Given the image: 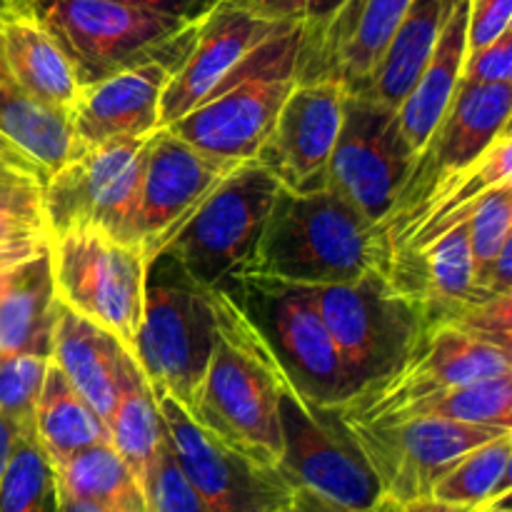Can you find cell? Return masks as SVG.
<instances>
[{
	"instance_id": "6da1fadb",
	"label": "cell",
	"mask_w": 512,
	"mask_h": 512,
	"mask_svg": "<svg viewBox=\"0 0 512 512\" xmlns=\"http://www.w3.org/2000/svg\"><path fill=\"white\" fill-rule=\"evenodd\" d=\"M383 230L328 188H280L238 275L298 285L348 283L385 263ZM235 275V278H238Z\"/></svg>"
},
{
	"instance_id": "7a4b0ae2",
	"label": "cell",
	"mask_w": 512,
	"mask_h": 512,
	"mask_svg": "<svg viewBox=\"0 0 512 512\" xmlns=\"http://www.w3.org/2000/svg\"><path fill=\"white\" fill-rule=\"evenodd\" d=\"M218 315V343L190 410L195 423L260 468H278V400L285 380L258 333L220 288H210Z\"/></svg>"
},
{
	"instance_id": "3957f363",
	"label": "cell",
	"mask_w": 512,
	"mask_h": 512,
	"mask_svg": "<svg viewBox=\"0 0 512 512\" xmlns=\"http://www.w3.org/2000/svg\"><path fill=\"white\" fill-rule=\"evenodd\" d=\"M305 25H288L253 50L203 103L165 125L178 138L223 160H253L285 98L298 83Z\"/></svg>"
},
{
	"instance_id": "277c9868",
	"label": "cell",
	"mask_w": 512,
	"mask_h": 512,
	"mask_svg": "<svg viewBox=\"0 0 512 512\" xmlns=\"http://www.w3.org/2000/svg\"><path fill=\"white\" fill-rule=\"evenodd\" d=\"M278 365L285 385L315 405L343 408L350 380L310 285L238 275L218 285Z\"/></svg>"
},
{
	"instance_id": "5b68a950",
	"label": "cell",
	"mask_w": 512,
	"mask_h": 512,
	"mask_svg": "<svg viewBox=\"0 0 512 512\" xmlns=\"http://www.w3.org/2000/svg\"><path fill=\"white\" fill-rule=\"evenodd\" d=\"M218 343V315L208 288L183 273L170 255L150 260L143 320L130 355L155 395L193 410Z\"/></svg>"
},
{
	"instance_id": "8992f818",
	"label": "cell",
	"mask_w": 512,
	"mask_h": 512,
	"mask_svg": "<svg viewBox=\"0 0 512 512\" xmlns=\"http://www.w3.org/2000/svg\"><path fill=\"white\" fill-rule=\"evenodd\" d=\"M53 35L80 85L150 58L178 60L198 18L135 8L118 0H15Z\"/></svg>"
},
{
	"instance_id": "52a82bcc",
	"label": "cell",
	"mask_w": 512,
	"mask_h": 512,
	"mask_svg": "<svg viewBox=\"0 0 512 512\" xmlns=\"http://www.w3.org/2000/svg\"><path fill=\"white\" fill-rule=\"evenodd\" d=\"M313 298L333 335L353 398L398 373L428 328L425 305L383 270L348 283L315 285Z\"/></svg>"
},
{
	"instance_id": "ba28073f",
	"label": "cell",
	"mask_w": 512,
	"mask_h": 512,
	"mask_svg": "<svg viewBox=\"0 0 512 512\" xmlns=\"http://www.w3.org/2000/svg\"><path fill=\"white\" fill-rule=\"evenodd\" d=\"M280 188L258 160H243L180 220L158 253L170 255L200 288H218L253 255Z\"/></svg>"
},
{
	"instance_id": "9c48e42d",
	"label": "cell",
	"mask_w": 512,
	"mask_h": 512,
	"mask_svg": "<svg viewBox=\"0 0 512 512\" xmlns=\"http://www.w3.org/2000/svg\"><path fill=\"white\" fill-rule=\"evenodd\" d=\"M55 298L133 348L143 320L150 260L135 243L75 228L48 238Z\"/></svg>"
},
{
	"instance_id": "30bf717a",
	"label": "cell",
	"mask_w": 512,
	"mask_h": 512,
	"mask_svg": "<svg viewBox=\"0 0 512 512\" xmlns=\"http://www.w3.org/2000/svg\"><path fill=\"white\" fill-rule=\"evenodd\" d=\"M280 450L278 475L290 488H305L355 510L383 503L375 470L350 433L343 410L315 405L283 385L278 400Z\"/></svg>"
},
{
	"instance_id": "8fae6325",
	"label": "cell",
	"mask_w": 512,
	"mask_h": 512,
	"mask_svg": "<svg viewBox=\"0 0 512 512\" xmlns=\"http://www.w3.org/2000/svg\"><path fill=\"white\" fill-rule=\"evenodd\" d=\"M145 138H120L93 145L55 170L43 185L48 238L75 228H93L135 243Z\"/></svg>"
},
{
	"instance_id": "7c38bea8",
	"label": "cell",
	"mask_w": 512,
	"mask_h": 512,
	"mask_svg": "<svg viewBox=\"0 0 512 512\" xmlns=\"http://www.w3.org/2000/svg\"><path fill=\"white\" fill-rule=\"evenodd\" d=\"M413 163L415 153L400 130L398 110L345 90L343 120L323 188L333 190L373 223H383Z\"/></svg>"
},
{
	"instance_id": "4fadbf2b",
	"label": "cell",
	"mask_w": 512,
	"mask_h": 512,
	"mask_svg": "<svg viewBox=\"0 0 512 512\" xmlns=\"http://www.w3.org/2000/svg\"><path fill=\"white\" fill-rule=\"evenodd\" d=\"M345 420L370 468L378 475L385 498L395 500L403 508L415 500L430 498L433 485L465 453L488 440L512 433L505 428L443 418H405L390 423Z\"/></svg>"
},
{
	"instance_id": "5bb4252c",
	"label": "cell",
	"mask_w": 512,
	"mask_h": 512,
	"mask_svg": "<svg viewBox=\"0 0 512 512\" xmlns=\"http://www.w3.org/2000/svg\"><path fill=\"white\" fill-rule=\"evenodd\" d=\"M512 373V353L483 343L450 325H428L408 363L385 383L343 405L345 418L378 423L393 410L438 390L493 380Z\"/></svg>"
},
{
	"instance_id": "9a60e30c",
	"label": "cell",
	"mask_w": 512,
	"mask_h": 512,
	"mask_svg": "<svg viewBox=\"0 0 512 512\" xmlns=\"http://www.w3.org/2000/svg\"><path fill=\"white\" fill-rule=\"evenodd\" d=\"M155 400L170 450L205 510L265 512L290 493V485L278 470L260 468L230 450L168 395H155Z\"/></svg>"
},
{
	"instance_id": "2e32d148",
	"label": "cell",
	"mask_w": 512,
	"mask_h": 512,
	"mask_svg": "<svg viewBox=\"0 0 512 512\" xmlns=\"http://www.w3.org/2000/svg\"><path fill=\"white\" fill-rule=\"evenodd\" d=\"M510 113L512 83L460 85L448 113L415 158L393 210L378 225L408 213L440 180L475 163L495 143V138L510 128Z\"/></svg>"
},
{
	"instance_id": "e0dca14e",
	"label": "cell",
	"mask_w": 512,
	"mask_h": 512,
	"mask_svg": "<svg viewBox=\"0 0 512 512\" xmlns=\"http://www.w3.org/2000/svg\"><path fill=\"white\" fill-rule=\"evenodd\" d=\"M235 160L215 158L185 143L168 128H158L145 145L140 175L135 240L148 260L163 248L180 220L235 168Z\"/></svg>"
},
{
	"instance_id": "ac0fdd59",
	"label": "cell",
	"mask_w": 512,
	"mask_h": 512,
	"mask_svg": "<svg viewBox=\"0 0 512 512\" xmlns=\"http://www.w3.org/2000/svg\"><path fill=\"white\" fill-rule=\"evenodd\" d=\"M345 88L338 80H298L285 98L258 160L285 190L323 188L325 168L340 133Z\"/></svg>"
},
{
	"instance_id": "d6986e66",
	"label": "cell",
	"mask_w": 512,
	"mask_h": 512,
	"mask_svg": "<svg viewBox=\"0 0 512 512\" xmlns=\"http://www.w3.org/2000/svg\"><path fill=\"white\" fill-rule=\"evenodd\" d=\"M195 18L198 23L188 50L170 73L160 98V128L203 103L258 45L288 28L235 8H208Z\"/></svg>"
},
{
	"instance_id": "ffe728a7",
	"label": "cell",
	"mask_w": 512,
	"mask_h": 512,
	"mask_svg": "<svg viewBox=\"0 0 512 512\" xmlns=\"http://www.w3.org/2000/svg\"><path fill=\"white\" fill-rule=\"evenodd\" d=\"M408 5L410 0H345L323 28H305L298 80H338L348 93L363 88Z\"/></svg>"
},
{
	"instance_id": "44dd1931",
	"label": "cell",
	"mask_w": 512,
	"mask_h": 512,
	"mask_svg": "<svg viewBox=\"0 0 512 512\" xmlns=\"http://www.w3.org/2000/svg\"><path fill=\"white\" fill-rule=\"evenodd\" d=\"M173 58H150L113 75L80 85L68 108L70 123L83 148L120 138H145L160 128V98Z\"/></svg>"
},
{
	"instance_id": "7402d4cb",
	"label": "cell",
	"mask_w": 512,
	"mask_h": 512,
	"mask_svg": "<svg viewBox=\"0 0 512 512\" xmlns=\"http://www.w3.org/2000/svg\"><path fill=\"white\" fill-rule=\"evenodd\" d=\"M512 183V133L510 128L475 163L440 180L418 205L380 225L388 255L418 253L455 225L465 223L475 205L493 188Z\"/></svg>"
},
{
	"instance_id": "603a6c76",
	"label": "cell",
	"mask_w": 512,
	"mask_h": 512,
	"mask_svg": "<svg viewBox=\"0 0 512 512\" xmlns=\"http://www.w3.org/2000/svg\"><path fill=\"white\" fill-rule=\"evenodd\" d=\"M130 350L100 325L80 318L58 300L48 360L108 423L123 383Z\"/></svg>"
},
{
	"instance_id": "cb8c5ba5",
	"label": "cell",
	"mask_w": 512,
	"mask_h": 512,
	"mask_svg": "<svg viewBox=\"0 0 512 512\" xmlns=\"http://www.w3.org/2000/svg\"><path fill=\"white\" fill-rule=\"evenodd\" d=\"M0 50L10 78L25 95L60 110L73 105L80 83L68 55L18 3L0 15Z\"/></svg>"
},
{
	"instance_id": "d4e9b609",
	"label": "cell",
	"mask_w": 512,
	"mask_h": 512,
	"mask_svg": "<svg viewBox=\"0 0 512 512\" xmlns=\"http://www.w3.org/2000/svg\"><path fill=\"white\" fill-rule=\"evenodd\" d=\"M465 33H468V0H455L428 65L415 80L410 93L405 95L403 103L395 108L400 130L413 148L415 158L425 148L430 135L435 133L458 93L460 70H463V60L468 55Z\"/></svg>"
},
{
	"instance_id": "484cf974",
	"label": "cell",
	"mask_w": 512,
	"mask_h": 512,
	"mask_svg": "<svg viewBox=\"0 0 512 512\" xmlns=\"http://www.w3.org/2000/svg\"><path fill=\"white\" fill-rule=\"evenodd\" d=\"M453 5L455 0H410L378 65L363 88L353 93H363L390 108H398L428 65Z\"/></svg>"
},
{
	"instance_id": "4316f807",
	"label": "cell",
	"mask_w": 512,
	"mask_h": 512,
	"mask_svg": "<svg viewBox=\"0 0 512 512\" xmlns=\"http://www.w3.org/2000/svg\"><path fill=\"white\" fill-rule=\"evenodd\" d=\"M53 273L48 248L15 265L0 293V358L33 353L48 358L55 323Z\"/></svg>"
},
{
	"instance_id": "83f0119b",
	"label": "cell",
	"mask_w": 512,
	"mask_h": 512,
	"mask_svg": "<svg viewBox=\"0 0 512 512\" xmlns=\"http://www.w3.org/2000/svg\"><path fill=\"white\" fill-rule=\"evenodd\" d=\"M0 135L13 143L45 180L85 150L68 110L30 98L15 83L0 88Z\"/></svg>"
},
{
	"instance_id": "f1b7e54d",
	"label": "cell",
	"mask_w": 512,
	"mask_h": 512,
	"mask_svg": "<svg viewBox=\"0 0 512 512\" xmlns=\"http://www.w3.org/2000/svg\"><path fill=\"white\" fill-rule=\"evenodd\" d=\"M33 433L48 455L50 465L63 463L90 445L110 440L105 420L90 408L88 400L63 378L53 363L48 365L35 405Z\"/></svg>"
},
{
	"instance_id": "f546056e",
	"label": "cell",
	"mask_w": 512,
	"mask_h": 512,
	"mask_svg": "<svg viewBox=\"0 0 512 512\" xmlns=\"http://www.w3.org/2000/svg\"><path fill=\"white\" fill-rule=\"evenodd\" d=\"M53 473L60 498L83 500L115 512H148V500L138 478L110 440L70 455L53 465Z\"/></svg>"
},
{
	"instance_id": "4dcf8cb0",
	"label": "cell",
	"mask_w": 512,
	"mask_h": 512,
	"mask_svg": "<svg viewBox=\"0 0 512 512\" xmlns=\"http://www.w3.org/2000/svg\"><path fill=\"white\" fill-rule=\"evenodd\" d=\"M105 425H108L110 445L128 463L145 493V480H148L150 465H153L155 453L165 438V428L153 388L140 373L133 355H128V360H125L118 403H115Z\"/></svg>"
},
{
	"instance_id": "1f68e13d",
	"label": "cell",
	"mask_w": 512,
	"mask_h": 512,
	"mask_svg": "<svg viewBox=\"0 0 512 512\" xmlns=\"http://www.w3.org/2000/svg\"><path fill=\"white\" fill-rule=\"evenodd\" d=\"M405 418H443L512 430V373L493 380L460 385V388L438 390V393L425 395V398L393 410L378 423Z\"/></svg>"
},
{
	"instance_id": "d6a6232c",
	"label": "cell",
	"mask_w": 512,
	"mask_h": 512,
	"mask_svg": "<svg viewBox=\"0 0 512 512\" xmlns=\"http://www.w3.org/2000/svg\"><path fill=\"white\" fill-rule=\"evenodd\" d=\"M512 433L465 453L430 490V498L455 505H485L510 495Z\"/></svg>"
},
{
	"instance_id": "836d02e7",
	"label": "cell",
	"mask_w": 512,
	"mask_h": 512,
	"mask_svg": "<svg viewBox=\"0 0 512 512\" xmlns=\"http://www.w3.org/2000/svg\"><path fill=\"white\" fill-rule=\"evenodd\" d=\"M0 512H60L53 465L33 430H20L0 480Z\"/></svg>"
},
{
	"instance_id": "e575fe53",
	"label": "cell",
	"mask_w": 512,
	"mask_h": 512,
	"mask_svg": "<svg viewBox=\"0 0 512 512\" xmlns=\"http://www.w3.org/2000/svg\"><path fill=\"white\" fill-rule=\"evenodd\" d=\"M48 365V358L33 353L0 358V415H5L20 430H33L35 405Z\"/></svg>"
},
{
	"instance_id": "d590c367",
	"label": "cell",
	"mask_w": 512,
	"mask_h": 512,
	"mask_svg": "<svg viewBox=\"0 0 512 512\" xmlns=\"http://www.w3.org/2000/svg\"><path fill=\"white\" fill-rule=\"evenodd\" d=\"M48 238L43 183L20 173H0V240Z\"/></svg>"
},
{
	"instance_id": "8d00e7d4",
	"label": "cell",
	"mask_w": 512,
	"mask_h": 512,
	"mask_svg": "<svg viewBox=\"0 0 512 512\" xmlns=\"http://www.w3.org/2000/svg\"><path fill=\"white\" fill-rule=\"evenodd\" d=\"M468 240L475 258V275L488 268L508 240H512V183L490 190L468 218Z\"/></svg>"
},
{
	"instance_id": "74e56055",
	"label": "cell",
	"mask_w": 512,
	"mask_h": 512,
	"mask_svg": "<svg viewBox=\"0 0 512 512\" xmlns=\"http://www.w3.org/2000/svg\"><path fill=\"white\" fill-rule=\"evenodd\" d=\"M145 500H148V512H208L180 470L168 438H163L150 465L148 480H145Z\"/></svg>"
},
{
	"instance_id": "f35d334b",
	"label": "cell",
	"mask_w": 512,
	"mask_h": 512,
	"mask_svg": "<svg viewBox=\"0 0 512 512\" xmlns=\"http://www.w3.org/2000/svg\"><path fill=\"white\" fill-rule=\"evenodd\" d=\"M345 0H200L198 13L208 8H235L270 23L305 25V28H323Z\"/></svg>"
},
{
	"instance_id": "ab89813d",
	"label": "cell",
	"mask_w": 512,
	"mask_h": 512,
	"mask_svg": "<svg viewBox=\"0 0 512 512\" xmlns=\"http://www.w3.org/2000/svg\"><path fill=\"white\" fill-rule=\"evenodd\" d=\"M435 325H450L470 338L498 345L512 353V293L475 300V303L453 310L448 318Z\"/></svg>"
},
{
	"instance_id": "60d3db41",
	"label": "cell",
	"mask_w": 512,
	"mask_h": 512,
	"mask_svg": "<svg viewBox=\"0 0 512 512\" xmlns=\"http://www.w3.org/2000/svg\"><path fill=\"white\" fill-rule=\"evenodd\" d=\"M498 83H512V28L485 48L465 55L463 70H460V85Z\"/></svg>"
},
{
	"instance_id": "b9f144b4",
	"label": "cell",
	"mask_w": 512,
	"mask_h": 512,
	"mask_svg": "<svg viewBox=\"0 0 512 512\" xmlns=\"http://www.w3.org/2000/svg\"><path fill=\"white\" fill-rule=\"evenodd\" d=\"M512 28V0H468V53L485 48Z\"/></svg>"
},
{
	"instance_id": "7bdbcfd3",
	"label": "cell",
	"mask_w": 512,
	"mask_h": 512,
	"mask_svg": "<svg viewBox=\"0 0 512 512\" xmlns=\"http://www.w3.org/2000/svg\"><path fill=\"white\" fill-rule=\"evenodd\" d=\"M265 512H405V508L400 503H395V500L385 498L375 508L355 510L348 508V505L335 503V500L323 498V495L313 493V490L290 488V493L280 503H275L273 508H268Z\"/></svg>"
},
{
	"instance_id": "ee69618b",
	"label": "cell",
	"mask_w": 512,
	"mask_h": 512,
	"mask_svg": "<svg viewBox=\"0 0 512 512\" xmlns=\"http://www.w3.org/2000/svg\"><path fill=\"white\" fill-rule=\"evenodd\" d=\"M48 248V238H20V240H0V273L13 270L15 265L35 258Z\"/></svg>"
},
{
	"instance_id": "f6af8a7d",
	"label": "cell",
	"mask_w": 512,
	"mask_h": 512,
	"mask_svg": "<svg viewBox=\"0 0 512 512\" xmlns=\"http://www.w3.org/2000/svg\"><path fill=\"white\" fill-rule=\"evenodd\" d=\"M0 163H3L5 168L15 170V173L28 175V178H35V180H38V183L45 185V175L40 173V170L35 168V165L30 163V160L25 158V155L20 153V150L15 148L13 143H8V140H5L3 135H0Z\"/></svg>"
},
{
	"instance_id": "bcb514c9",
	"label": "cell",
	"mask_w": 512,
	"mask_h": 512,
	"mask_svg": "<svg viewBox=\"0 0 512 512\" xmlns=\"http://www.w3.org/2000/svg\"><path fill=\"white\" fill-rule=\"evenodd\" d=\"M118 3L135 5V8L145 10H158V13L168 15H188V18H195L200 0H118Z\"/></svg>"
},
{
	"instance_id": "7dc6e473",
	"label": "cell",
	"mask_w": 512,
	"mask_h": 512,
	"mask_svg": "<svg viewBox=\"0 0 512 512\" xmlns=\"http://www.w3.org/2000/svg\"><path fill=\"white\" fill-rule=\"evenodd\" d=\"M20 428L15 423H10L5 415H0V480H3L5 468H8V460L13 455L15 440H18Z\"/></svg>"
},
{
	"instance_id": "c3c4849f",
	"label": "cell",
	"mask_w": 512,
	"mask_h": 512,
	"mask_svg": "<svg viewBox=\"0 0 512 512\" xmlns=\"http://www.w3.org/2000/svg\"><path fill=\"white\" fill-rule=\"evenodd\" d=\"M480 508H483V505H455L443 503V500L435 498H423L405 505V512H480Z\"/></svg>"
},
{
	"instance_id": "681fc988",
	"label": "cell",
	"mask_w": 512,
	"mask_h": 512,
	"mask_svg": "<svg viewBox=\"0 0 512 512\" xmlns=\"http://www.w3.org/2000/svg\"><path fill=\"white\" fill-rule=\"evenodd\" d=\"M58 503H60V512H115L108 508H100V505H93V503H83V500L60 498V495H58Z\"/></svg>"
},
{
	"instance_id": "f907efd6",
	"label": "cell",
	"mask_w": 512,
	"mask_h": 512,
	"mask_svg": "<svg viewBox=\"0 0 512 512\" xmlns=\"http://www.w3.org/2000/svg\"><path fill=\"white\" fill-rule=\"evenodd\" d=\"M8 83H13V78H10L8 68H5V60H3V50H0V88H3V85H8Z\"/></svg>"
},
{
	"instance_id": "816d5d0a",
	"label": "cell",
	"mask_w": 512,
	"mask_h": 512,
	"mask_svg": "<svg viewBox=\"0 0 512 512\" xmlns=\"http://www.w3.org/2000/svg\"><path fill=\"white\" fill-rule=\"evenodd\" d=\"M15 5V0H0V15L5 13V10H10Z\"/></svg>"
},
{
	"instance_id": "f5cc1de1",
	"label": "cell",
	"mask_w": 512,
	"mask_h": 512,
	"mask_svg": "<svg viewBox=\"0 0 512 512\" xmlns=\"http://www.w3.org/2000/svg\"><path fill=\"white\" fill-rule=\"evenodd\" d=\"M8 273H10V270L0 273V293H3V285H5V280H8Z\"/></svg>"
},
{
	"instance_id": "db71d44e",
	"label": "cell",
	"mask_w": 512,
	"mask_h": 512,
	"mask_svg": "<svg viewBox=\"0 0 512 512\" xmlns=\"http://www.w3.org/2000/svg\"><path fill=\"white\" fill-rule=\"evenodd\" d=\"M5 170H10V168H5V165L0 163V173H5ZM10 173H15V170H10Z\"/></svg>"
}]
</instances>
